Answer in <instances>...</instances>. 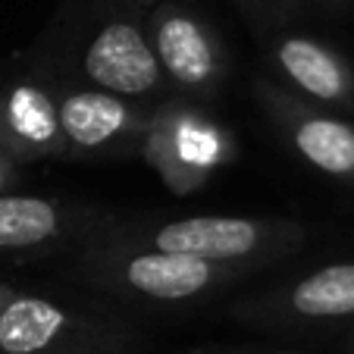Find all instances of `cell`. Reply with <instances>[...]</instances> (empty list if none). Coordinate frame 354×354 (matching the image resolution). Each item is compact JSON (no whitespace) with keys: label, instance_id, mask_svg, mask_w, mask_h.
I'll return each instance as SVG.
<instances>
[{"label":"cell","instance_id":"1","mask_svg":"<svg viewBox=\"0 0 354 354\" xmlns=\"http://www.w3.org/2000/svg\"><path fill=\"white\" fill-rule=\"evenodd\" d=\"M145 13L138 0H60L32 60L63 82L160 107L169 88L151 50Z\"/></svg>","mask_w":354,"mask_h":354},{"label":"cell","instance_id":"2","mask_svg":"<svg viewBox=\"0 0 354 354\" xmlns=\"http://www.w3.org/2000/svg\"><path fill=\"white\" fill-rule=\"evenodd\" d=\"M66 267L94 292L151 308L194 304L257 273L251 267H220L147 248L122 232L120 223H104L97 232L69 248Z\"/></svg>","mask_w":354,"mask_h":354},{"label":"cell","instance_id":"3","mask_svg":"<svg viewBox=\"0 0 354 354\" xmlns=\"http://www.w3.org/2000/svg\"><path fill=\"white\" fill-rule=\"evenodd\" d=\"M120 226L135 241L167 251V254L251 270L270 267L282 257L298 254V248H304L310 239V229L288 216L198 214L145 223V226L138 223H120Z\"/></svg>","mask_w":354,"mask_h":354},{"label":"cell","instance_id":"4","mask_svg":"<svg viewBox=\"0 0 354 354\" xmlns=\"http://www.w3.org/2000/svg\"><path fill=\"white\" fill-rule=\"evenodd\" d=\"M132 323L60 295L13 288L0 308V354H132Z\"/></svg>","mask_w":354,"mask_h":354},{"label":"cell","instance_id":"5","mask_svg":"<svg viewBox=\"0 0 354 354\" xmlns=\"http://www.w3.org/2000/svg\"><path fill=\"white\" fill-rule=\"evenodd\" d=\"M138 157L176 198H188L239 157V145L229 126L201 104L167 97L151 116Z\"/></svg>","mask_w":354,"mask_h":354},{"label":"cell","instance_id":"6","mask_svg":"<svg viewBox=\"0 0 354 354\" xmlns=\"http://www.w3.org/2000/svg\"><path fill=\"white\" fill-rule=\"evenodd\" d=\"M147 38L169 88V97L188 104H210L223 91L229 57L216 28L182 0L147 7Z\"/></svg>","mask_w":354,"mask_h":354},{"label":"cell","instance_id":"7","mask_svg":"<svg viewBox=\"0 0 354 354\" xmlns=\"http://www.w3.org/2000/svg\"><path fill=\"white\" fill-rule=\"evenodd\" d=\"M54 88L63 160H120L141 154L157 107L57 75Z\"/></svg>","mask_w":354,"mask_h":354},{"label":"cell","instance_id":"8","mask_svg":"<svg viewBox=\"0 0 354 354\" xmlns=\"http://www.w3.org/2000/svg\"><path fill=\"white\" fill-rule=\"evenodd\" d=\"M229 314L261 329H310L354 320V261H333L248 295Z\"/></svg>","mask_w":354,"mask_h":354},{"label":"cell","instance_id":"9","mask_svg":"<svg viewBox=\"0 0 354 354\" xmlns=\"http://www.w3.org/2000/svg\"><path fill=\"white\" fill-rule=\"evenodd\" d=\"M251 91L282 141L310 169L335 182H354V120L298 97L270 75H257Z\"/></svg>","mask_w":354,"mask_h":354},{"label":"cell","instance_id":"10","mask_svg":"<svg viewBox=\"0 0 354 354\" xmlns=\"http://www.w3.org/2000/svg\"><path fill=\"white\" fill-rule=\"evenodd\" d=\"M0 154L19 169L63 160L54 75L38 60H28L22 73L0 75Z\"/></svg>","mask_w":354,"mask_h":354},{"label":"cell","instance_id":"11","mask_svg":"<svg viewBox=\"0 0 354 354\" xmlns=\"http://www.w3.org/2000/svg\"><path fill=\"white\" fill-rule=\"evenodd\" d=\"M104 223H110V216L100 210L44 194L7 192L0 194V254L44 257L69 251Z\"/></svg>","mask_w":354,"mask_h":354},{"label":"cell","instance_id":"12","mask_svg":"<svg viewBox=\"0 0 354 354\" xmlns=\"http://www.w3.org/2000/svg\"><path fill=\"white\" fill-rule=\"evenodd\" d=\"M267 63L292 94L317 107L354 113V66L333 44L304 32H276L267 41Z\"/></svg>","mask_w":354,"mask_h":354},{"label":"cell","instance_id":"13","mask_svg":"<svg viewBox=\"0 0 354 354\" xmlns=\"http://www.w3.org/2000/svg\"><path fill=\"white\" fill-rule=\"evenodd\" d=\"M241 7H245L248 19L254 22L257 28H270L276 19H282V16L288 13V7H292V0H239Z\"/></svg>","mask_w":354,"mask_h":354},{"label":"cell","instance_id":"14","mask_svg":"<svg viewBox=\"0 0 354 354\" xmlns=\"http://www.w3.org/2000/svg\"><path fill=\"white\" fill-rule=\"evenodd\" d=\"M16 182H19V167L0 154V194H7Z\"/></svg>","mask_w":354,"mask_h":354},{"label":"cell","instance_id":"15","mask_svg":"<svg viewBox=\"0 0 354 354\" xmlns=\"http://www.w3.org/2000/svg\"><path fill=\"white\" fill-rule=\"evenodd\" d=\"M13 288H16V286H10V282L3 279V276H0V308L7 304V298H10V295H13Z\"/></svg>","mask_w":354,"mask_h":354},{"label":"cell","instance_id":"16","mask_svg":"<svg viewBox=\"0 0 354 354\" xmlns=\"http://www.w3.org/2000/svg\"><path fill=\"white\" fill-rule=\"evenodd\" d=\"M317 3L326 10H339V7H345V3H351V0H317Z\"/></svg>","mask_w":354,"mask_h":354},{"label":"cell","instance_id":"17","mask_svg":"<svg viewBox=\"0 0 354 354\" xmlns=\"http://www.w3.org/2000/svg\"><path fill=\"white\" fill-rule=\"evenodd\" d=\"M345 348H348V354H354V329L348 333V339H345Z\"/></svg>","mask_w":354,"mask_h":354},{"label":"cell","instance_id":"18","mask_svg":"<svg viewBox=\"0 0 354 354\" xmlns=\"http://www.w3.org/2000/svg\"><path fill=\"white\" fill-rule=\"evenodd\" d=\"M138 3L147 10V7H154V3H163V0H138Z\"/></svg>","mask_w":354,"mask_h":354}]
</instances>
